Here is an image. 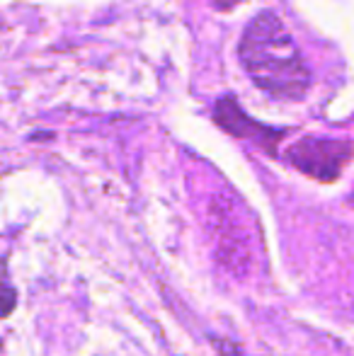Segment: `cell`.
I'll use <instances>...</instances> for the list:
<instances>
[{
  "label": "cell",
  "instance_id": "cell-3",
  "mask_svg": "<svg viewBox=\"0 0 354 356\" xmlns=\"http://www.w3.org/2000/svg\"><path fill=\"white\" fill-rule=\"evenodd\" d=\"M214 117H216V122L221 124L228 134H233V136H238V138H248V141L262 145L269 153H274V145L284 136V131L267 129V127H262V124H257L255 119L248 117L241 109V104L233 97L218 99L216 109H214Z\"/></svg>",
  "mask_w": 354,
  "mask_h": 356
},
{
  "label": "cell",
  "instance_id": "cell-1",
  "mask_svg": "<svg viewBox=\"0 0 354 356\" xmlns=\"http://www.w3.org/2000/svg\"><path fill=\"white\" fill-rule=\"evenodd\" d=\"M241 63L257 88L272 97L301 99L311 85V71L284 22L274 13H260L241 39Z\"/></svg>",
  "mask_w": 354,
  "mask_h": 356
},
{
  "label": "cell",
  "instance_id": "cell-2",
  "mask_svg": "<svg viewBox=\"0 0 354 356\" xmlns=\"http://www.w3.org/2000/svg\"><path fill=\"white\" fill-rule=\"evenodd\" d=\"M354 155L352 141L337 138H301L287 153V160L303 175L321 182H332L342 175Z\"/></svg>",
  "mask_w": 354,
  "mask_h": 356
},
{
  "label": "cell",
  "instance_id": "cell-4",
  "mask_svg": "<svg viewBox=\"0 0 354 356\" xmlns=\"http://www.w3.org/2000/svg\"><path fill=\"white\" fill-rule=\"evenodd\" d=\"M221 356H243L241 349L233 347V344H221Z\"/></svg>",
  "mask_w": 354,
  "mask_h": 356
},
{
  "label": "cell",
  "instance_id": "cell-5",
  "mask_svg": "<svg viewBox=\"0 0 354 356\" xmlns=\"http://www.w3.org/2000/svg\"><path fill=\"white\" fill-rule=\"evenodd\" d=\"M216 8H221V10H226V8H231V5H236V3H241V0H211Z\"/></svg>",
  "mask_w": 354,
  "mask_h": 356
}]
</instances>
